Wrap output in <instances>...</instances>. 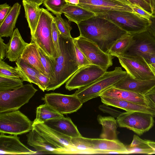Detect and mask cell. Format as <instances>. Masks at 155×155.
<instances>
[{
    "label": "cell",
    "mask_w": 155,
    "mask_h": 155,
    "mask_svg": "<svg viewBox=\"0 0 155 155\" xmlns=\"http://www.w3.org/2000/svg\"><path fill=\"white\" fill-rule=\"evenodd\" d=\"M77 25L80 35L94 42L109 54L115 42L128 33L110 21L97 15L81 22Z\"/></svg>",
    "instance_id": "6da1fadb"
},
{
    "label": "cell",
    "mask_w": 155,
    "mask_h": 155,
    "mask_svg": "<svg viewBox=\"0 0 155 155\" xmlns=\"http://www.w3.org/2000/svg\"><path fill=\"white\" fill-rule=\"evenodd\" d=\"M59 55L56 59L54 78L48 85L47 91H54L66 82L79 68L74 38L60 34Z\"/></svg>",
    "instance_id": "7a4b0ae2"
},
{
    "label": "cell",
    "mask_w": 155,
    "mask_h": 155,
    "mask_svg": "<svg viewBox=\"0 0 155 155\" xmlns=\"http://www.w3.org/2000/svg\"><path fill=\"white\" fill-rule=\"evenodd\" d=\"M127 74V71H123L121 67H116L113 71H106L91 84L78 89L74 94L83 104L100 96L102 92L113 87Z\"/></svg>",
    "instance_id": "3957f363"
},
{
    "label": "cell",
    "mask_w": 155,
    "mask_h": 155,
    "mask_svg": "<svg viewBox=\"0 0 155 155\" xmlns=\"http://www.w3.org/2000/svg\"><path fill=\"white\" fill-rule=\"evenodd\" d=\"M40 17L31 41L35 43L48 56L56 59L58 54L52 36L51 25L55 17L48 10L40 8Z\"/></svg>",
    "instance_id": "277c9868"
},
{
    "label": "cell",
    "mask_w": 155,
    "mask_h": 155,
    "mask_svg": "<svg viewBox=\"0 0 155 155\" xmlns=\"http://www.w3.org/2000/svg\"><path fill=\"white\" fill-rule=\"evenodd\" d=\"M97 15L110 21L130 34L147 30L150 24L149 19L128 12L109 11Z\"/></svg>",
    "instance_id": "5b68a950"
},
{
    "label": "cell",
    "mask_w": 155,
    "mask_h": 155,
    "mask_svg": "<svg viewBox=\"0 0 155 155\" xmlns=\"http://www.w3.org/2000/svg\"><path fill=\"white\" fill-rule=\"evenodd\" d=\"M76 141L78 148L84 153L128 154L129 153L127 146L118 139L90 138L82 136L77 137Z\"/></svg>",
    "instance_id": "8992f818"
},
{
    "label": "cell",
    "mask_w": 155,
    "mask_h": 155,
    "mask_svg": "<svg viewBox=\"0 0 155 155\" xmlns=\"http://www.w3.org/2000/svg\"><path fill=\"white\" fill-rule=\"evenodd\" d=\"M37 91L32 84H28L13 90L0 92V113L18 110Z\"/></svg>",
    "instance_id": "52a82bcc"
},
{
    "label": "cell",
    "mask_w": 155,
    "mask_h": 155,
    "mask_svg": "<svg viewBox=\"0 0 155 155\" xmlns=\"http://www.w3.org/2000/svg\"><path fill=\"white\" fill-rule=\"evenodd\" d=\"M33 122L19 110L0 113V133L12 135L29 132Z\"/></svg>",
    "instance_id": "ba28073f"
},
{
    "label": "cell",
    "mask_w": 155,
    "mask_h": 155,
    "mask_svg": "<svg viewBox=\"0 0 155 155\" xmlns=\"http://www.w3.org/2000/svg\"><path fill=\"white\" fill-rule=\"evenodd\" d=\"M153 116L151 114L139 111H126L120 114L116 120L119 127L129 129L141 135L153 126Z\"/></svg>",
    "instance_id": "9c48e42d"
},
{
    "label": "cell",
    "mask_w": 155,
    "mask_h": 155,
    "mask_svg": "<svg viewBox=\"0 0 155 155\" xmlns=\"http://www.w3.org/2000/svg\"><path fill=\"white\" fill-rule=\"evenodd\" d=\"M74 40L91 64L106 71L112 65L114 56L104 52L94 42L80 35Z\"/></svg>",
    "instance_id": "30bf717a"
},
{
    "label": "cell",
    "mask_w": 155,
    "mask_h": 155,
    "mask_svg": "<svg viewBox=\"0 0 155 155\" xmlns=\"http://www.w3.org/2000/svg\"><path fill=\"white\" fill-rule=\"evenodd\" d=\"M131 34L130 45L122 55L137 56L143 59L155 55V38L147 29Z\"/></svg>",
    "instance_id": "8fae6325"
},
{
    "label": "cell",
    "mask_w": 155,
    "mask_h": 155,
    "mask_svg": "<svg viewBox=\"0 0 155 155\" xmlns=\"http://www.w3.org/2000/svg\"><path fill=\"white\" fill-rule=\"evenodd\" d=\"M41 100L62 114L75 112L83 104L74 94L67 95L55 93H48L42 97Z\"/></svg>",
    "instance_id": "7c38bea8"
},
{
    "label": "cell",
    "mask_w": 155,
    "mask_h": 155,
    "mask_svg": "<svg viewBox=\"0 0 155 155\" xmlns=\"http://www.w3.org/2000/svg\"><path fill=\"white\" fill-rule=\"evenodd\" d=\"M106 71L92 64L80 68L66 82L65 88L71 91L87 86L100 78Z\"/></svg>",
    "instance_id": "4fadbf2b"
},
{
    "label": "cell",
    "mask_w": 155,
    "mask_h": 155,
    "mask_svg": "<svg viewBox=\"0 0 155 155\" xmlns=\"http://www.w3.org/2000/svg\"><path fill=\"white\" fill-rule=\"evenodd\" d=\"M117 57L121 66L132 78L142 79L155 78V74L141 58L124 55Z\"/></svg>",
    "instance_id": "5bb4252c"
},
{
    "label": "cell",
    "mask_w": 155,
    "mask_h": 155,
    "mask_svg": "<svg viewBox=\"0 0 155 155\" xmlns=\"http://www.w3.org/2000/svg\"><path fill=\"white\" fill-rule=\"evenodd\" d=\"M33 128L45 138L60 147L69 151L71 154H77L72 137L60 133L48 127L44 123H33Z\"/></svg>",
    "instance_id": "9a60e30c"
},
{
    "label": "cell",
    "mask_w": 155,
    "mask_h": 155,
    "mask_svg": "<svg viewBox=\"0 0 155 155\" xmlns=\"http://www.w3.org/2000/svg\"><path fill=\"white\" fill-rule=\"evenodd\" d=\"M96 15L109 11L134 12L130 6L116 0H79L77 5Z\"/></svg>",
    "instance_id": "2e32d148"
},
{
    "label": "cell",
    "mask_w": 155,
    "mask_h": 155,
    "mask_svg": "<svg viewBox=\"0 0 155 155\" xmlns=\"http://www.w3.org/2000/svg\"><path fill=\"white\" fill-rule=\"evenodd\" d=\"M27 137L28 144L37 152L44 154H71L68 150L44 138L33 128L29 132Z\"/></svg>",
    "instance_id": "e0dca14e"
},
{
    "label": "cell",
    "mask_w": 155,
    "mask_h": 155,
    "mask_svg": "<svg viewBox=\"0 0 155 155\" xmlns=\"http://www.w3.org/2000/svg\"><path fill=\"white\" fill-rule=\"evenodd\" d=\"M0 154H34L37 152L22 143L17 135H6L0 133Z\"/></svg>",
    "instance_id": "ac0fdd59"
},
{
    "label": "cell",
    "mask_w": 155,
    "mask_h": 155,
    "mask_svg": "<svg viewBox=\"0 0 155 155\" xmlns=\"http://www.w3.org/2000/svg\"><path fill=\"white\" fill-rule=\"evenodd\" d=\"M155 86V78L150 79H138L127 75L113 86L115 88L145 94Z\"/></svg>",
    "instance_id": "d6986e66"
},
{
    "label": "cell",
    "mask_w": 155,
    "mask_h": 155,
    "mask_svg": "<svg viewBox=\"0 0 155 155\" xmlns=\"http://www.w3.org/2000/svg\"><path fill=\"white\" fill-rule=\"evenodd\" d=\"M100 96L118 98L155 108L153 104L145 94L120 89L113 87L105 91L100 94Z\"/></svg>",
    "instance_id": "ffe728a7"
},
{
    "label": "cell",
    "mask_w": 155,
    "mask_h": 155,
    "mask_svg": "<svg viewBox=\"0 0 155 155\" xmlns=\"http://www.w3.org/2000/svg\"><path fill=\"white\" fill-rule=\"evenodd\" d=\"M102 102L107 105L118 108L126 111H139L147 113L155 117V108L142 105L118 98L100 96Z\"/></svg>",
    "instance_id": "44dd1931"
},
{
    "label": "cell",
    "mask_w": 155,
    "mask_h": 155,
    "mask_svg": "<svg viewBox=\"0 0 155 155\" xmlns=\"http://www.w3.org/2000/svg\"><path fill=\"white\" fill-rule=\"evenodd\" d=\"M44 123L51 128L72 137L82 136L70 117L63 116L48 120Z\"/></svg>",
    "instance_id": "7402d4cb"
},
{
    "label": "cell",
    "mask_w": 155,
    "mask_h": 155,
    "mask_svg": "<svg viewBox=\"0 0 155 155\" xmlns=\"http://www.w3.org/2000/svg\"><path fill=\"white\" fill-rule=\"evenodd\" d=\"M29 44L23 40L18 28H15L7 44L6 57L11 61H16Z\"/></svg>",
    "instance_id": "603a6c76"
},
{
    "label": "cell",
    "mask_w": 155,
    "mask_h": 155,
    "mask_svg": "<svg viewBox=\"0 0 155 155\" xmlns=\"http://www.w3.org/2000/svg\"><path fill=\"white\" fill-rule=\"evenodd\" d=\"M20 57L38 72L45 75L38 47L35 43L31 41L26 47Z\"/></svg>",
    "instance_id": "cb8c5ba5"
},
{
    "label": "cell",
    "mask_w": 155,
    "mask_h": 155,
    "mask_svg": "<svg viewBox=\"0 0 155 155\" xmlns=\"http://www.w3.org/2000/svg\"><path fill=\"white\" fill-rule=\"evenodd\" d=\"M70 21L77 25L81 22L96 16L89 11L78 5L67 3L61 11Z\"/></svg>",
    "instance_id": "d4e9b609"
},
{
    "label": "cell",
    "mask_w": 155,
    "mask_h": 155,
    "mask_svg": "<svg viewBox=\"0 0 155 155\" xmlns=\"http://www.w3.org/2000/svg\"><path fill=\"white\" fill-rule=\"evenodd\" d=\"M21 5L16 2L12 6L9 13L0 25V37H12L15 24L20 13Z\"/></svg>",
    "instance_id": "484cf974"
},
{
    "label": "cell",
    "mask_w": 155,
    "mask_h": 155,
    "mask_svg": "<svg viewBox=\"0 0 155 155\" xmlns=\"http://www.w3.org/2000/svg\"><path fill=\"white\" fill-rule=\"evenodd\" d=\"M97 120L102 127V130L100 135L101 138L110 140L117 139V128L118 124L114 118L113 117H104L99 115Z\"/></svg>",
    "instance_id": "4316f807"
},
{
    "label": "cell",
    "mask_w": 155,
    "mask_h": 155,
    "mask_svg": "<svg viewBox=\"0 0 155 155\" xmlns=\"http://www.w3.org/2000/svg\"><path fill=\"white\" fill-rule=\"evenodd\" d=\"M22 3L25 11V17L30 30L31 37L34 34L40 18V6L24 1H22Z\"/></svg>",
    "instance_id": "83f0119b"
},
{
    "label": "cell",
    "mask_w": 155,
    "mask_h": 155,
    "mask_svg": "<svg viewBox=\"0 0 155 155\" xmlns=\"http://www.w3.org/2000/svg\"><path fill=\"white\" fill-rule=\"evenodd\" d=\"M64 116L47 104L40 105L36 109V117L33 123H44L48 120Z\"/></svg>",
    "instance_id": "f1b7e54d"
},
{
    "label": "cell",
    "mask_w": 155,
    "mask_h": 155,
    "mask_svg": "<svg viewBox=\"0 0 155 155\" xmlns=\"http://www.w3.org/2000/svg\"><path fill=\"white\" fill-rule=\"evenodd\" d=\"M126 146L128 154H153V150L147 144L146 140H143L135 134L131 143Z\"/></svg>",
    "instance_id": "f546056e"
},
{
    "label": "cell",
    "mask_w": 155,
    "mask_h": 155,
    "mask_svg": "<svg viewBox=\"0 0 155 155\" xmlns=\"http://www.w3.org/2000/svg\"><path fill=\"white\" fill-rule=\"evenodd\" d=\"M38 49L41 63L45 69V75L50 79L48 86L53 82L54 78L56 59L47 55L39 47Z\"/></svg>",
    "instance_id": "4dcf8cb0"
},
{
    "label": "cell",
    "mask_w": 155,
    "mask_h": 155,
    "mask_svg": "<svg viewBox=\"0 0 155 155\" xmlns=\"http://www.w3.org/2000/svg\"><path fill=\"white\" fill-rule=\"evenodd\" d=\"M132 37L131 34L127 33L118 39L111 47L109 54L116 57L122 54L130 45Z\"/></svg>",
    "instance_id": "1f68e13d"
},
{
    "label": "cell",
    "mask_w": 155,
    "mask_h": 155,
    "mask_svg": "<svg viewBox=\"0 0 155 155\" xmlns=\"http://www.w3.org/2000/svg\"><path fill=\"white\" fill-rule=\"evenodd\" d=\"M0 75L18 78L29 82L24 74L17 66H11L2 60H0Z\"/></svg>",
    "instance_id": "d6a6232c"
},
{
    "label": "cell",
    "mask_w": 155,
    "mask_h": 155,
    "mask_svg": "<svg viewBox=\"0 0 155 155\" xmlns=\"http://www.w3.org/2000/svg\"><path fill=\"white\" fill-rule=\"evenodd\" d=\"M15 64L16 66L28 78L30 83H33L38 85L37 77L39 72L24 61L20 57L16 61Z\"/></svg>",
    "instance_id": "836d02e7"
},
{
    "label": "cell",
    "mask_w": 155,
    "mask_h": 155,
    "mask_svg": "<svg viewBox=\"0 0 155 155\" xmlns=\"http://www.w3.org/2000/svg\"><path fill=\"white\" fill-rule=\"evenodd\" d=\"M23 81L21 78L0 75V92L15 89L22 86Z\"/></svg>",
    "instance_id": "e575fe53"
},
{
    "label": "cell",
    "mask_w": 155,
    "mask_h": 155,
    "mask_svg": "<svg viewBox=\"0 0 155 155\" xmlns=\"http://www.w3.org/2000/svg\"><path fill=\"white\" fill-rule=\"evenodd\" d=\"M54 21L61 34L67 37H72L71 35V31L72 28L71 26L70 21L63 18L61 14L56 15Z\"/></svg>",
    "instance_id": "d590c367"
},
{
    "label": "cell",
    "mask_w": 155,
    "mask_h": 155,
    "mask_svg": "<svg viewBox=\"0 0 155 155\" xmlns=\"http://www.w3.org/2000/svg\"><path fill=\"white\" fill-rule=\"evenodd\" d=\"M65 0H44V5L56 15L62 14L63 8L67 4Z\"/></svg>",
    "instance_id": "8d00e7d4"
},
{
    "label": "cell",
    "mask_w": 155,
    "mask_h": 155,
    "mask_svg": "<svg viewBox=\"0 0 155 155\" xmlns=\"http://www.w3.org/2000/svg\"><path fill=\"white\" fill-rule=\"evenodd\" d=\"M51 32L52 36L54 46L59 56L60 52L59 38L61 33L54 20L52 23Z\"/></svg>",
    "instance_id": "74e56055"
},
{
    "label": "cell",
    "mask_w": 155,
    "mask_h": 155,
    "mask_svg": "<svg viewBox=\"0 0 155 155\" xmlns=\"http://www.w3.org/2000/svg\"><path fill=\"white\" fill-rule=\"evenodd\" d=\"M74 48L79 68L91 64V63L88 60L84 54L75 42Z\"/></svg>",
    "instance_id": "f35d334b"
},
{
    "label": "cell",
    "mask_w": 155,
    "mask_h": 155,
    "mask_svg": "<svg viewBox=\"0 0 155 155\" xmlns=\"http://www.w3.org/2000/svg\"><path fill=\"white\" fill-rule=\"evenodd\" d=\"M50 78L46 75L39 73L37 77L38 86L43 91L46 90L50 81Z\"/></svg>",
    "instance_id": "ab89813d"
},
{
    "label": "cell",
    "mask_w": 155,
    "mask_h": 155,
    "mask_svg": "<svg viewBox=\"0 0 155 155\" xmlns=\"http://www.w3.org/2000/svg\"><path fill=\"white\" fill-rule=\"evenodd\" d=\"M12 8V7L7 3L0 5V25L7 16Z\"/></svg>",
    "instance_id": "60d3db41"
},
{
    "label": "cell",
    "mask_w": 155,
    "mask_h": 155,
    "mask_svg": "<svg viewBox=\"0 0 155 155\" xmlns=\"http://www.w3.org/2000/svg\"><path fill=\"white\" fill-rule=\"evenodd\" d=\"M131 4L136 5L142 8L150 15L152 11L150 5L143 0H127Z\"/></svg>",
    "instance_id": "b9f144b4"
},
{
    "label": "cell",
    "mask_w": 155,
    "mask_h": 155,
    "mask_svg": "<svg viewBox=\"0 0 155 155\" xmlns=\"http://www.w3.org/2000/svg\"><path fill=\"white\" fill-rule=\"evenodd\" d=\"M99 109L102 112L109 114L113 117L116 118L122 112L116 110L112 109L108 106V105L104 104L100 105Z\"/></svg>",
    "instance_id": "7bdbcfd3"
},
{
    "label": "cell",
    "mask_w": 155,
    "mask_h": 155,
    "mask_svg": "<svg viewBox=\"0 0 155 155\" xmlns=\"http://www.w3.org/2000/svg\"><path fill=\"white\" fill-rule=\"evenodd\" d=\"M130 6L131 8L134 13L143 17L149 19L151 15L142 8L136 5L131 4Z\"/></svg>",
    "instance_id": "ee69618b"
},
{
    "label": "cell",
    "mask_w": 155,
    "mask_h": 155,
    "mask_svg": "<svg viewBox=\"0 0 155 155\" xmlns=\"http://www.w3.org/2000/svg\"><path fill=\"white\" fill-rule=\"evenodd\" d=\"M149 19L150 24L147 29L155 38V16L151 15Z\"/></svg>",
    "instance_id": "f6af8a7d"
},
{
    "label": "cell",
    "mask_w": 155,
    "mask_h": 155,
    "mask_svg": "<svg viewBox=\"0 0 155 155\" xmlns=\"http://www.w3.org/2000/svg\"><path fill=\"white\" fill-rule=\"evenodd\" d=\"M7 44L4 42L2 37H0V60H2L6 57Z\"/></svg>",
    "instance_id": "bcb514c9"
},
{
    "label": "cell",
    "mask_w": 155,
    "mask_h": 155,
    "mask_svg": "<svg viewBox=\"0 0 155 155\" xmlns=\"http://www.w3.org/2000/svg\"><path fill=\"white\" fill-rule=\"evenodd\" d=\"M145 95L155 107V86L147 92Z\"/></svg>",
    "instance_id": "7dc6e473"
},
{
    "label": "cell",
    "mask_w": 155,
    "mask_h": 155,
    "mask_svg": "<svg viewBox=\"0 0 155 155\" xmlns=\"http://www.w3.org/2000/svg\"><path fill=\"white\" fill-rule=\"evenodd\" d=\"M22 1L35 3L40 6L43 3L44 0H22Z\"/></svg>",
    "instance_id": "c3c4849f"
},
{
    "label": "cell",
    "mask_w": 155,
    "mask_h": 155,
    "mask_svg": "<svg viewBox=\"0 0 155 155\" xmlns=\"http://www.w3.org/2000/svg\"><path fill=\"white\" fill-rule=\"evenodd\" d=\"M148 145L153 149V154H155V142L149 140H146Z\"/></svg>",
    "instance_id": "681fc988"
},
{
    "label": "cell",
    "mask_w": 155,
    "mask_h": 155,
    "mask_svg": "<svg viewBox=\"0 0 155 155\" xmlns=\"http://www.w3.org/2000/svg\"><path fill=\"white\" fill-rule=\"evenodd\" d=\"M150 6L152 11V15L155 16V0H150Z\"/></svg>",
    "instance_id": "f907efd6"
},
{
    "label": "cell",
    "mask_w": 155,
    "mask_h": 155,
    "mask_svg": "<svg viewBox=\"0 0 155 155\" xmlns=\"http://www.w3.org/2000/svg\"><path fill=\"white\" fill-rule=\"evenodd\" d=\"M68 3L73 5H78L79 3V0H65Z\"/></svg>",
    "instance_id": "816d5d0a"
},
{
    "label": "cell",
    "mask_w": 155,
    "mask_h": 155,
    "mask_svg": "<svg viewBox=\"0 0 155 155\" xmlns=\"http://www.w3.org/2000/svg\"><path fill=\"white\" fill-rule=\"evenodd\" d=\"M122 3L130 5L131 4L127 0H116Z\"/></svg>",
    "instance_id": "f5cc1de1"
},
{
    "label": "cell",
    "mask_w": 155,
    "mask_h": 155,
    "mask_svg": "<svg viewBox=\"0 0 155 155\" xmlns=\"http://www.w3.org/2000/svg\"><path fill=\"white\" fill-rule=\"evenodd\" d=\"M145 2H146L147 3L149 4V5H150V0H143Z\"/></svg>",
    "instance_id": "db71d44e"
}]
</instances>
